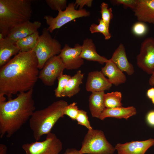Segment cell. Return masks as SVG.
<instances>
[{
  "label": "cell",
  "mask_w": 154,
  "mask_h": 154,
  "mask_svg": "<svg viewBox=\"0 0 154 154\" xmlns=\"http://www.w3.org/2000/svg\"><path fill=\"white\" fill-rule=\"evenodd\" d=\"M105 64L101 71L112 84L117 86L125 82V75L110 59Z\"/></svg>",
  "instance_id": "obj_17"
},
{
  "label": "cell",
  "mask_w": 154,
  "mask_h": 154,
  "mask_svg": "<svg viewBox=\"0 0 154 154\" xmlns=\"http://www.w3.org/2000/svg\"><path fill=\"white\" fill-rule=\"evenodd\" d=\"M81 50L82 46L78 44H76L74 47L70 46L68 44H65L58 55L65 69H77L83 64L84 60L80 56Z\"/></svg>",
  "instance_id": "obj_11"
},
{
  "label": "cell",
  "mask_w": 154,
  "mask_h": 154,
  "mask_svg": "<svg viewBox=\"0 0 154 154\" xmlns=\"http://www.w3.org/2000/svg\"><path fill=\"white\" fill-rule=\"evenodd\" d=\"M63 154H81L79 150L74 148L68 149Z\"/></svg>",
  "instance_id": "obj_35"
},
{
  "label": "cell",
  "mask_w": 154,
  "mask_h": 154,
  "mask_svg": "<svg viewBox=\"0 0 154 154\" xmlns=\"http://www.w3.org/2000/svg\"><path fill=\"white\" fill-rule=\"evenodd\" d=\"M104 92H93L89 99V108L92 117L99 118L106 108L104 103Z\"/></svg>",
  "instance_id": "obj_21"
},
{
  "label": "cell",
  "mask_w": 154,
  "mask_h": 154,
  "mask_svg": "<svg viewBox=\"0 0 154 154\" xmlns=\"http://www.w3.org/2000/svg\"><path fill=\"white\" fill-rule=\"evenodd\" d=\"M112 84L101 71H95L88 74L85 88L88 92H104L109 90Z\"/></svg>",
  "instance_id": "obj_14"
},
{
  "label": "cell",
  "mask_w": 154,
  "mask_h": 154,
  "mask_svg": "<svg viewBox=\"0 0 154 154\" xmlns=\"http://www.w3.org/2000/svg\"><path fill=\"white\" fill-rule=\"evenodd\" d=\"M99 24H92L90 27V31L91 33H100L104 37L105 40H108L111 38V34L109 32V28L105 23L101 19L99 20Z\"/></svg>",
  "instance_id": "obj_25"
},
{
  "label": "cell",
  "mask_w": 154,
  "mask_h": 154,
  "mask_svg": "<svg viewBox=\"0 0 154 154\" xmlns=\"http://www.w3.org/2000/svg\"><path fill=\"white\" fill-rule=\"evenodd\" d=\"M111 3L115 5H122L125 7H129L133 10L137 4V0H112Z\"/></svg>",
  "instance_id": "obj_32"
},
{
  "label": "cell",
  "mask_w": 154,
  "mask_h": 154,
  "mask_svg": "<svg viewBox=\"0 0 154 154\" xmlns=\"http://www.w3.org/2000/svg\"><path fill=\"white\" fill-rule=\"evenodd\" d=\"M41 25L38 21H28L13 28L5 38L15 43L18 40L29 36L38 31Z\"/></svg>",
  "instance_id": "obj_13"
},
{
  "label": "cell",
  "mask_w": 154,
  "mask_h": 154,
  "mask_svg": "<svg viewBox=\"0 0 154 154\" xmlns=\"http://www.w3.org/2000/svg\"><path fill=\"white\" fill-rule=\"evenodd\" d=\"M149 83L152 86H154V73L152 74L149 80Z\"/></svg>",
  "instance_id": "obj_38"
},
{
  "label": "cell",
  "mask_w": 154,
  "mask_h": 154,
  "mask_svg": "<svg viewBox=\"0 0 154 154\" xmlns=\"http://www.w3.org/2000/svg\"><path fill=\"white\" fill-rule=\"evenodd\" d=\"M65 66L58 55L50 58L39 72L38 78L47 86L53 85L56 80L63 74Z\"/></svg>",
  "instance_id": "obj_9"
},
{
  "label": "cell",
  "mask_w": 154,
  "mask_h": 154,
  "mask_svg": "<svg viewBox=\"0 0 154 154\" xmlns=\"http://www.w3.org/2000/svg\"><path fill=\"white\" fill-rule=\"evenodd\" d=\"M45 140L41 141L23 144L22 148L26 154H59L62 149V143L54 133L46 135Z\"/></svg>",
  "instance_id": "obj_8"
},
{
  "label": "cell",
  "mask_w": 154,
  "mask_h": 154,
  "mask_svg": "<svg viewBox=\"0 0 154 154\" xmlns=\"http://www.w3.org/2000/svg\"><path fill=\"white\" fill-rule=\"evenodd\" d=\"M101 19L109 27L110 20L113 18L112 8H109L108 4L102 2L100 5Z\"/></svg>",
  "instance_id": "obj_27"
},
{
  "label": "cell",
  "mask_w": 154,
  "mask_h": 154,
  "mask_svg": "<svg viewBox=\"0 0 154 154\" xmlns=\"http://www.w3.org/2000/svg\"><path fill=\"white\" fill-rule=\"evenodd\" d=\"M122 94L118 91L113 92L105 94L104 103L106 108H111L121 106Z\"/></svg>",
  "instance_id": "obj_24"
},
{
  "label": "cell",
  "mask_w": 154,
  "mask_h": 154,
  "mask_svg": "<svg viewBox=\"0 0 154 154\" xmlns=\"http://www.w3.org/2000/svg\"><path fill=\"white\" fill-rule=\"evenodd\" d=\"M39 35L38 31L33 34L17 40L15 44L20 52H25L32 50L35 47Z\"/></svg>",
  "instance_id": "obj_23"
},
{
  "label": "cell",
  "mask_w": 154,
  "mask_h": 154,
  "mask_svg": "<svg viewBox=\"0 0 154 154\" xmlns=\"http://www.w3.org/2000/svg\"><path fill=\"white\" fill-rule=\"evenodd\" d=\"M75 102L68 104L64 108L63 111L64 115L68 116L72 120H76L79 110Z\"/></svg>",
  "instance_id": "obj_29"
},
{
  "label": "cell",
  "mask_w": 154,
  "mask_h": 154,
  "mask_svg": "<svg viewBox=\"0 0 154 154\" xmlns=\"http://www.w3.org/2000/svg\"><path fill=\"white\" fill-rule=\"evenodd\" d=\"M68 105L66 101L60 100L43 109L34 112L29 119V123L36 141L39 140L43 135L51 132L56 122L63 117L64 110Z\"/></svg>",
  "instance_id": "obj_4"
},
{
  "label": "cell",
  "mask_w": 154,
  "mask_h": 154,
  "mask_svg": "<svg viewBox=\"0 0 154 154\" xmlns=\"http://www.w3.org/2000/svg\"><path fill=\"white\" fill-rule=\"evenodd\" d=\"M82 46L80 57L87 60L96 61L103 64L108 62L109 59L100 55L96 51V46L91 38H86L83 40Z\"/></svg>",
  "instance_id": "obj_18"
},
{
  "label": "cell",
  "mask_w": 154,
  "mask_h": 154,
  "mask_svg": "<svg viewBox=\"0 0 154 154\" xmlns=\"http://www.w3.org/2000/svg\"><path fill=\"white\" fill-rule=\"evenodd\" d=\"M151 101L154 104V98L151 99Z\"/></svg>",
  "instance_id": "obj_39"
},
{
  "label": "cell",
  "mask_w": 154,
  "mask_h": 154,
  "mask_svg": "<svg viewBox=\"0 0 154 154\" xmlns=\"http://www.w3.org/2000/svg\"><path fill=\"white\" fill-rule=\"evenodd\" d=\"M136 113V109L133 106L127 107L121 106L114 108H105L101 114L99 119L103 120L106 117H112L127 119L135 115Z\"/></svg>",
  "instance_id": "obj_19"
},
{
  "label": "cell",
  "mask_w": 154,
  "mask_h": 154,
  "mask_svg": "<svg viewBox=\"0 0 154 154\" xmlns=\"http://www.w3.org/2000/svg\"><path fill=\"white\" fill-rule=\"evenodd\" d=\"M147 95L148 97L150 99H152L154 98V88H152L148 90Z\"/></svg>",
  "instance_id": "obj_36"
},
{
  "label": "cell",
  "mask_w": 154,
  "mask_h": 154,
  "mask_svg": "<svg viewBox=\"0 0 154 154\" xmlns=\"http://www.w3.org/2000/svg\"><path fill=\"white\" fill-rule=\"evenodd\" d=\"M110 59L121 71L125 72L128 75H131L134 73L133 66L128 60L123 44H119Z\"/></svg>",
  "instance_id": "obj_16"
},
{
  "label": "cell",
  "mask_w": 154,
  "mask_h": 154,
  "mask_svg": "<svg viewBox=\"0 0 154 154\" xmlns=\"http://www.w3.org/2000/svg\"><path fill=\"white\" fill-rule=\"evenodd\" d=\"M47 5L52 10H63L67 7L66 0H46Z\"/></svg>",
  "instance_id": "obj_28"
},
{
  "label": "cell",
  "mask_w": 154,
  "mask_h": 154,
  "mask_svg": "<svg viewBox=\"0 0 154 154\" xmlns=\"http://www.w3.org/2000/svg\"><path fill=\"white\" fill-rule=\"evenodd\" d=\"M147 120L148 124L154 126V111L149 112L147 116Z\"/></svg>",
  "instance_id": "obj_34"
},
{
  "label": "cell",
  "mask_w": 154,
  "mask_h": 154,
  "mask_svg": "<svg viewBox=\"0 0 154 154\" xmlns=\"http://www.w3.org/2000/svg\"><path fill=\"white\" fill-rule=\"evenodd\" d=\"M76 120L78 124L84 126L88 130L93 129L89 121L87 113L85 111L79 110Z\"/></svg>",
  "instance_id": "obj_30"
},
{
  "label": "cell",
  "mask_w": 154,
  "mask_h": 154,
  "mask_svg": "<svg viewBox=\"0 0 154 154\" xmlns=\"http://www.w3.org/2000/svg\"><path fill=\"white\" fill-rule=\"evenodd\" d=\"M62 49L60 42L52 37L47 28H43L42 34L39 35L35 47L32 50L37 60L39 69L41 70L50 58L58 55Z\"/></svg>",
  "instance_id": "obj_5"
},
{
  "label": "cell",
  "mask_w": 154,
  "mask_h": 154,
  "mask_svg": "<svg viewBox=\"0 0 154 154\" xmlns=\"http://www.w3.org/2000/svg\"><path fill=\"white\" fill-rule=\"evenodd\" d=\"M31 0H0V33L6 37L14 27L30 21Z\"/></svg>",
  "instance_id": "obj_3"
},
{
  "label": "cell",
  "mask_w": 154,
  "mask_h": 154,
  "mask_svg": "<svg viewBox=\"0 0 154 154\" xmlns=\"http://www.w3.org/2000/svg\"><path fill=\"white\" fill-rule=\"evenodd\" d=\"M154 145V139L141 141H132L124 143H119L115 146L118 154H145L147 150Z\"/></svg>",
  "instance_id": "obj_12"
},
{
  "label": "cell",
  "mask_w": 154,
  "mask_h": 154,
  "mask_svg": "<svg viewBox=\"0 0 154 154\" xmlns=\"http://www.w3.org/2000/svg\"><path fill=\"white\" fill-rule=\"evenodd\" d=\"M132 31L135 35L138 36H142L147 33L148 28L143 22L139 21L133 25Z\"/></svg>",
  "instance_id": "obj_31"
},
{
  "label": "cell",
  "mask_w": 154,
  "mask_h": 154,
  "mask_svg": "<svg viewBox=\"0 0 154 154\" xmlns=\"http://www.w3.org/2000/svg\"><path fill=\"white\" fill-rule=\"evenodd\" d=\"M93 1L92 0H76L74 3L76 9L79 7V9H82L85 6L91 7Z\"/></svg>",
  "instance_id": "obj_33"
},
{
  "label": "cell",
  "mask_w": 154,
  "mask_h": 154,
  "mask_svg": "<svg viewBox=\"0 0 154 154\" xmlns=\"http://www.w3.org/2000/svg\"><path fill=\"white\" fill-rule=\"evenodd\" d=\"M71 77L70 75L62 74L58 78V86L54 90L55 95L56 97H62V94L65 89L68 80Z\"/></svg>",
  "instance_id": "obj_26"
},
{
  "label": "cell",
  "mask_w": 154,
  "mask_h": 154,
  "mask_svg": "<svg viewBox=\"0 0 154 154\" xmlns=\"http://www.w3.org/2000/svg\"><path fill=\"white\" fill-rule=\"evenodd\" d=\"M133 11L139 21L154 24V0H137Z\"/></svg>",
  "instance_id": "obj_15"
},
{
  "label": "cell",
  "mask_w": 154,
  "mask_h": 154,
  "mask_svg": "<svg viewBox=\"0 0 154 154\" xmlns=\"http://www.w3.org/2000/svg\"><path fill=\"white\" fill-rule=\"evenodd\" d=\"M84 74L80 70L71 76L68 80L65 89L62 94V97L71 98L78 94L80 90V86L82 83Z\"/></svg>",
  "instance_id": "obj_22"
},
{
  "label": "cell",
  "mask_w": 154,
  "mask_h": 154,
  "mask_svg": "<svg viewBox=\"0 0 154 154\" xmlns=\"http://www.w3.org/2000/svg\"><path fill=\"white\" fill-rule=\"evenodd\" d=\"M37 60L33 50L20 52L0 69V95L9 99L33 89L38 79Z\"/></svg>",
  "instance_id": "obj_1"
},
{
  "label": "cell",
  "mask_w": 154,
  "mask_h": 154,
  "mask_svg": "<svg viewBox=\"0 0 154 154\" xmlns=\"http://www.w3.org/2000/svg\"><path fill=\"white\" fill-rule=\"evenodd\" d=\"M115 150L102 131L93 129L88 130L79 151L81 154H113Z\"/></svg>",
  "instance_id": "obj_6"
},
{
  "label": "cell",
  "mask_w": 154,
  "mask_h": 154,
  "mask_svg": "<svg viewBox=\"0 0 154 154\" xmlns=\"http://www.w3.org/2000/svg\"><path fill=\"white\" fill-rule=\"evenodd\" d=\"M90 12L85 9L77 10L74 3H69L64 10L58 11L57 16L54 17L49 15L44 17L48 27L47 28L50 33L60 28L67 23L78 18L89 17Z\"/></svg>",
  "instance_id": "obj_7"
},
{
  "label": "cell",
  "mask_w": 154,
  "mask_h": 154,
  "mask_svg": "<svg viewBox=\"0 0 154 154\" xmlns=\"http://www.w3.org/2000/svg\"><path fill=\"white\" fill-rule=\"evenodd\" d=\"M137 64L140 68L148 74L154 73V38H146L141 44L140 51L136 56Z\"/></svg>",
  "instance_id": "obj_10"
},
{
  "label": "cell",
  "mask_w": 154,
  "mask_h": 154,
  "mask_svg": "<svg viewBox=\"0 0 154 154\" xmlns=\"http://www.w3.org/2000/svg\"><path fill=\"white\" fill-rule=\"evenodd\" d=\"M33 89L19 93L14 99L0 101V137H10L30 118L35 108Z\"/></svg>",
  "instance_id": "obj_2"
},
{
  "label": "cell",
  "mask_w": 154,
  "mask_h": 154,
  "mask_svg": "<svg viewBox=\"0 0 154 154\" xmlns=\"http://www.w3.org/2000/svg\"><path fill=\"white\" fill-rule=\"evenodd\" d=\"M20 52V50L13 43L6 38L0 40V66L5 65L13 55Z\"/></svg>",
  "instance_id": "obj_20"
},
{
  "label": "cell",
  "mask_w": 154,
  "mask_h": 154,
  "mask_svg": "<svg viewBox=\"0 0 154 154\" xmlns=\"http://www.w3.org/2000/svg\"><path fill=\"white\" fill-rule=\"evenodd\" d=\"M7 148L4 144H0V154H7Z\"/></svg>",
  "instance_id": "obj_37"
}]
</instances>
